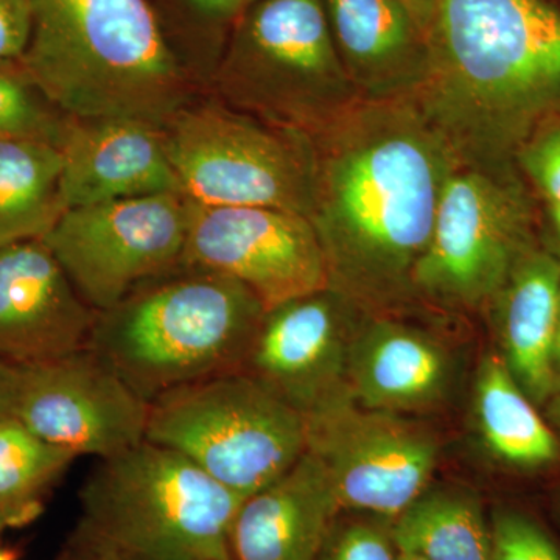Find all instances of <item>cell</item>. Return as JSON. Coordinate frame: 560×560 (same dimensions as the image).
I'll return each mask as SVG.
<instances>
[{
	"instance_id": "obj_1",
	"label": "cell",
	"mask_w": 560,
	"mask_h": 560,
	"mask_svg": "<svg viewBox=\"0 0 560 560\" xmlns=\"http://www.w3.org/2000/svg\"><path fill=\"white\" fill-rule=\"evenodd\" d=\"M313 142L308 219L331 289L370 315L399 311L458 156L415 98H360Z\"/></svg>"
},
{
	"instance_id": "obj_2",
	"label": "cell",
	"mask_w": 560,
	"mask_h": 560,
	"mask_svg": "<svg viewBox=\"0 0 560 560\" xmlns=\"http://www.w3.org/2000/svg\"><path fill=\"white\" fill-rule=\"evenodd\" d=\"M415 98L460 165L517 164L560 117V10L548 0H434Z\"/></svg>"
},
{
	"instance_id": "obj_3",
	"label": "cell",
	"mask_w": 560,
	"mask_h": 560,
	"mask_svg": "<svg viewBox=\"0 0 560 560\" xmlns=\"http://www.w3.org/2000/svg\"><path fill=\"white\" fill-rule=\"evenodd\" d=\"M21 66L60 113L165 128L194 88L149 0H31Z\"/></svg>"
},
{
	"instance_id": "obj_4",
	"label": "cell",
	"mask_w": 560,
	"mask_h": 560,
	"mask_svg": "<svg viewBox=\"0 0 560 560\" xmlns=\"http://www.w3.org/2000/svg\"><path fill=\"white\" fill-rule=\"evenodd\" d=\"M265 313L237 280L183 267L98 313L88 349L150 405L242 372Z\"/></svg>"
},
{
	"instance_id": "obj_5",
	"label": "cell",
	"mask_w": 560,
	"mask_h": 560,
	"mask_svg": "<svg viewBox=\"0 0 560 560\" xmlns=\"http://www.w3.org/2000/svg\"><path fill=\"white\" fill-rule=\"evenodd\" d=\"M80 530L127 560H234L245 497L150 441L102 459L80 492Z\"/></svg>"
},
{
	"instance_id": "obj_6",
	"label": "cell",
	"mask_w": 560,
	"mask_h": 560,
	"mask_svg": "<svg viewBox=\"0 0 560 560\" xmlns=\"http://www.w3.org/2000/svg\"><path fill=\"white\" fill-rule=\"evenodd\" d=\"M219 101L315 138L360 97L340 60L323 0L246 7L213 75Z\"/></svg>"
},
{
	"instance_id": "obj_7",
	"label": "cell",
	"mask_w": 560,
	"mask_h": 560,
	"mask_svg": "<svg viewBox=\"0 0 560 560\" xmlns=\"http://www.w3.org/2000/svg\"><path fill=\"white\" fill-rule=\"evenodd\" d=\"M145 440L248 499L307 451V419L246 372H234L151 401Z\"/></svg>"
},
{
	"instance_id": "obj_8",
	"label": "cell",
	"mask_w": 560,
	"mask_h": 560,
	"mask_svg": "<svg viewBox=\"0 0 560 560\" xmlns=\"http://www.w3.org/2000/svg\"><path fill=\"white\" fill-rule=\"evenodd\" d=\"M162 131L180 194L190 201L311 217L316 179L311 136L220 101L191 102Z\"/></svg>"
},
{
	"instance_id": "obj_9",
	"label": "cell",
	"mask_w": 560,
	"mask_h": 560,
	"mask_svg": "<svg viewBox=\"0 0 560 560\" xmlns=\"http://www.w3.org/2000/svg\"><path fill=\"white\" fill-rule=\"evenodd\" d=\"M526 184L517 164H459L412 275L416 300L456 312L489 307L518 260L539 243Z\"/></svg>"
},
{
	"instance_id": "obj_10",
	"label": "cell",
	"mask_w": 560,
	"mask_h": 560,
	"mask_svg": "<svg viewBox=\"0 0 560 560\" xmlns=\"http://www.w3.org/2000/svg\"><path fill=\"white\" fill-rule=\"evenodd\" d=\"M190 200L158 194L66 210L44 245L92 311L108 312L183 268Z\"/></svg>"
},
{
	"instance_id": "obj_11",
	"label": "cell",
	"mask_w": 560,
	"mask_h": 560,
	"mask_svg": "<svg viewBox=\"0 0 560 560\" xmlns=\"http://www.w3.org/2000/svg\"><path fill=\"white\" fill-rule=\"evenodd\" d=\"M305 419V452L323 466L341 512L394 521L429 488L441 448L422 423L361 407L349 386Z\"/></svg>"
},
{
	"instance_id": "obj_12",
	"label": "cell",
	"mask_w": 560,
	"mask_h": 560,
	"mask_svg": "<svg viewBox=\"0 0 560 560\" xmlns=\"http://www.w3.org/2000/svg\"><path fill=\"white\" fill-rule=\"evenodd\" d=\"M183 267L237 280L267 312L330 287L326 257L311 219L275 208L190 201Z\"/></svg>"
},
{
	"instance_id": "obj_13",
	"label": "cell",
	"mask_w": 560,
	"mask_h": 560,
	"mask_svg": "<svg viewBox=\"0 0 560 560\" xmlns=\"http://www.w3.org/2000/svg\"><path fill=\"white\" fill-rule=\"evenodd\" d=\"M150 405L90 349L20 368L13 418L61 451L108 459L145 441Z\"/></svg>"
},
{
	"instance_id": "obj_14",
	"label": "cell",
	"mask_w": 560,
	"mask_h": 560,
	"mask_svg": "<svg viewBox=\"0 0 560 560\" xmlns=\"http://www.w3.org/2000/svg\"><path fill=\"white\" fill-rule=\"evenodd\" d=\"M370 315L331 287L265 313L242 372L302 415L348 386L350 349Z\"/></svg>"
},
{
	"instance_id": "obj_15",
	"label": "cell",
	"mask_w": 560,
	"mask_h": 560,
	"mask_svg": "<svg viewBox=\"0 0 560 560\" xmlns=\"http://www.w3.org/2000/svg\"><path fill=\"white\" fill-rule=\"evenodd\" d=\"M97 315L43 241L0 248V361L35 366L81 352Z\"/></svg>"
},
{
	"instance_id": "obj_16",
	"label": "cell",
	"mask_w": 560,
	"mask_h": 560,
	"mask_svg": "<svg viewBox=\"0 0 560 560\" xmlns=\"http://www.w3.org/2000/svg\"><path fill=\"white\" fill-rule=\"evenodd\" d=\"M61 195L66 210L180 194L162 128L130 119H66Z\"/></svg>"
},
{
	"instance_id": "obj_17",
	"label": "cell",
	"mask_w": 560,
	"mask_h": 560,
	"mask_svg": "<svg viewBox=\"0 0 560 560\" xmlns=\"http://www.w3.org/2000/svg\"><path fill=\"white\" fill-rule=\"evenodd\" d=\"M361 101L416 98L430 72L427 33L401 0H323Z\"/></svg>"
},
{
	"instance_id": "obj_18",
	"label": "cell",
	"mask_w": 560,
	"mask_h": 560,
	"mask_svg": "<svg viewBox=\"0 0 560 560\" xmlns=\"http://www.w3.org/2000/svg\"><path fill=\"white\" fill-rule=\"evenodd\" d=\"M451 353L433 335L389 315H368L353 340L348 386L361 407L408 416L433 410L451 390Z\"/></svg>"
},
{
	"instance_id": "obj_19",
	"label": "cell",
	"mask_w": 560,
	"mask_h": 560,
	"mask_svg": "<svg viewBox=\"0 0 560 560\" xmlns=\"http://www.w3.org/2000/svg\"><path fill=\"white\" fill-rule=\"evenodd\" d=\"M340 514L326 471L305 452L282 477L243 501L232 525V559L316 560Z\"/></svg>"
},
{
	"instance_id": "obj_20",
	"label": "cell",
	"mask_w": 560,
	"mask_h": 560,
	"mask_svg": "<svg viewBox=\"0 0 560 560\" xmlns=\"http://www.w3.org/2000/svg\"><path fill=\"white\" fill-rule=\"evenodd\" d=\"M500 357L534 404L552 396L551 348L560 308V260L537 243L489 304Z\"/></svg>"
},
{
	"instance_id": "obj_21",
	"label": "cell",
	"mask_w": 560,
	"mask_h": 560,
	"mask_svg": "<svg viewBox=\"0 0 560 560\" xmlns=\"http://www.w3.org/2000/svg\"><path fill=\"white\" fill-rule=\"evenodd\" d=\"M475 418L486 448L508 469L536 474L560 463V440L526 396L500 353L481 361L475 382Z\"/></svg>"
},
{
	"instance_id": "obj_22",
	"label": "cell",
	"mask_w": 560,
	"mask_h": 560,
	"mask_svg": "<svg viewBox=\"0 0 560 560\" xmlns=\"http://www.w3.org/2000/svg\"><path fill=\"white\" fill-rule=\"evenodd\" d=\"M62 158L46 140H0V248L43 241L66 212Z\"/></svg>"
},
{
	"instance_id": "obj_23",
	"label": "cell",
	"mask_w": 560,
	"mask_h": 560,
	"mask_svg": "<svg viewBox=\"0 0 560 560\" xmlns=\"http://www.w3.org/2000/svg\"><path fill=\"white\" fill-rule=\"evenodd\" d=\"M401 555L423 560H492L490 522L463 490H425L393 521Z\"/></svg>"
},
{
	"instance_id": "obj_24",
	"label": "cell",
	"mask_w": 560,
	"mask_h": 560,
	"mask_svg": "<svg viewBox=\"0 0 560 560\" xmlns=\"http://www.w3.org/2000/svg\"><path fill=\"white\" fill-rule=\"evenodd\" d=\"M75 459L13 416L0 419V533L32 522L51 486Z\"/></svg>"
},
{
	"instance_id": "obj_25",
	"label": "cell",
	"mask_w": 560,
	"mask_h": 560,
	"mask_svg": "<svg viewBox=\"0 0 560 560\" xmlns=\"http://www.w3.org/2000/svg\"><path fill=\"white\" fill-rule=\"evenodd\" d=\"M68 116L36 88L21 62L0 65V140L32 139L60 143Z\"/></svg>"
},
{
	"instance_id": "obj_26",
	"label": "cell",
	"mask_w": 560,
	"mask_h": 560,
	"mask_svg": "<svg viewBox=\"0 0 560 560\" xmlns=\"http://www.w3.org/2000/svg\"><path fill=\"white\" fill-rule=\"evenodd\" d=\"M489 522L492 560H560V540L529 511L506 504Z\"/></svg>"
},
{
	"instance_id": "obj_27",
	"label": "cell",
	"mask_w": 560,
	"mask_h": 560,
	"mask_svg": "<svg viewBox=\"0 0 560 560\" xmlns=\"http://www.w3.org/2000/svg\"><path fill=\"white\" fill-rule=\"evenodd\" d=\"M316 560H400L393 539V521L363 517L334 522Z\"/></svg>"
},
{
	"instance_id": "obj_28",
	"label": "cell",
	"mask_w": 560,
	"mask_h": 560,
	"mask_svg": "<svg viewBox=\"0 0 560 560\" xmlns=\"http://www.w3.org/2000/svg\"><path fill=\"white\" fill-rule=\"evenodd\" d=\"M515 162L545 201L547 213H560V117L541 125L523 143Z\"/></svg>"
},
{
	"instance_id": "obj_29",
	"label": "cell",
	"mask_w": 560,
	"mask_h": 560,
	"mask_svg": "<svg viewBox=\"0 0 560 560\" xmlns=\"http://www.w3.org/2000/svg\"><path fill=\"white\" fill-rule=\"evenodd\" d=\"M31 33V0H0V65L22 60Z\"/></svg>"
},
{
	"instance_id": "obj_30",
	"label": "cell",
	"mask_w": 560,
	"mask_h": 560,
	"mask_svg": "<svg viewBox=\"0 0 560 560\" xmlns=\"http://www.w3.org/2000/svg\"><path fill=\"white\" fill-rule=\"evenodd\" d=\"M187 5L208 20L219 22L237 21L246 10L248 0H186Z\"/></svg>"
},
{
	"instance_id": "obj_31",
	"label": "cell",
	"mask_w": 560,
	"mask_h": 560,
	"mask_svg": "<svg viewBox=\"0 0 560 560\" xmlns=\"http://www.w3.org/2000/svg\"><path fill=\"white\" fill-rule=\"evenodd\" d=\"M20 388V368L0 361V419L11 418Z\"/></svg>"
},
{
	"instance_id": "obj_32",
	"label": "cell",
	"mask_w": 560,
	"mask_h": 560,
	"mask_svg": "<svg viewBox=\"0 0 560 560\" xmlns=\"http://www.w3.org/2000/svg\"><path fill=\"white\" fill-rule=\"evenodd\" d=\"M65 560H127L120 558L116 552L110 551L109 548L103 547L97 540L91 539L86 534L81 533L75 536L73 541V550Z\"/></svg>"
},
{
	"instance_id": "obj_33",
	"label": "cell",
	"mask_w": 560,
	"mask_h": 560,
	"mask_svg": "<svg viewBox=\"0 0 560 560\" xmlns=\"http://www.w3.org/2000/svg\"><path fill=\"white\" fill-rule=\"evenodd\" d=\"M415 14L423 31H429L431 14H433L434 0H401Z\"/></svg>"
},
{
	"instance_id": "obj_34",
	"label": "cell",
	"mask_w": 560,
	"mask_h": 560,
	"mask_svg": "<svg viewBox=\"0 0 560 560\" xmlns=\"http://www.w3.org/2000/svg\"><path fill=\"white\" fill-rule=\"evenodd\" d=\"M551 382L552 394L560 393V308L551 348Z\"/></svg>"
},
{
	"instance_id": "obj_35",
	"label": "cell",
	"mask_w": 560,
	"mask_h": 560,
	"mask_svg": "<svg viewBox=\"0 0 560 560\" xmlns=\"http://www.w3.org/2000/svg\"><path fill=\"white\" fill-rule=\"evenodd\" d=\"M544 407L545 418H547L548 423H550L560 440V393L552 394Z\"/></svg>"
},
{
	"instance_id": "obj_36",
	"label": "cell",
	"mask_w": 560,
	"mask_h": 560,
	"mask_svg": "<svg viewBox=\"0 0 560 560\" xmlns=\"http://www.w3.org/2000/svg\"><path fill=\"white\" fill-rule=\"evenodd\" d=\"M0 560H14V558L9 550H3V548H0Z\"/></svg>"
},
{
	"instance_id": "obj_37",
	"label": "cell",
	"mask_w": 560,
	"mask_h": 560,
	"mask_svg": "<svg viewBox=\"0 0 560 560\" xmlns=\"http://www.w3.org/2000/svg\"><path fill=\"white\" fill-rule=\"evenodd\" d=\"M400 560H423V559L415 558V556H410V555H401V552H400Z\"/></svg>"
},
{
	"instance_id": "obj_38",
	"label": "cell",
	"mask_w": 560,
	"mask_h": 560,
	"mask_svg": "<svg viewBox=\"0 0 560 560\" xmlns=\"http://www.w3.org/2000/svg\"><path fill=\"white\" fill-rule=\"evenodd\" d=\"M259 2V0H248V3H246V7L253 5V3Z\"/></svg>"
},
{
	"instance_id": "obj_39",
	"label": "cell",
	"mask_w": 560,
	"mask_h": 560,
	"mask_svg": "<svg viewBox=\"0 0 560 560\" xmlns=\"http://www.w3.org/2000/svg\"><path fill=\"white\" fill-rule=\"evenodd\" d=\"M559 510H560V500H559Z\"/></svg>"
}]
</instances>
